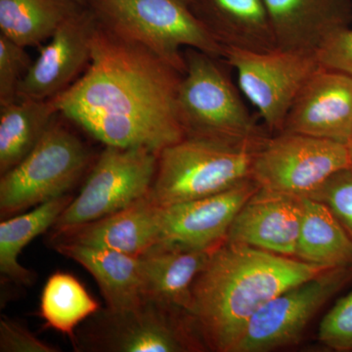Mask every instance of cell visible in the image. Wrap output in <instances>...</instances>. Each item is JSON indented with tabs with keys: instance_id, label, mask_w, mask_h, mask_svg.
<instances>
[{
	"instance_id": "277c9868",
	"label": "cell",
	"mask_w": 352,
	"mask_h": 352,
	"mask_svg": "<svg viewBox=\"0 0 352 352\" xmlns=\"http://www.w3.org/2000/svg\"><path fill=\"white\" fill-rule=\"evenodd\" d=\"M192 0H88L97 20L113 34L144 46L184 75V51L221 59L226 48L197 17Z\"/></svg>"
},
{
	"instance_id": "30bf717a",
	"label": "cell",
	"mask_w": 352,
	"mask_h": 352,
	"mask_svg": "<svg viewBox=\"0 0 352 352\" xmlns=\"http://www.w3.org/2000/svg\"><path fill=\"white\" fill-rule=\"evenodd\" d=\"M352 283V265L329 268L285 289L252 316L230 352H270L295 346L328 302Z\"/></svg>"
},
{
	"instance_id": "5bb4252c",
	"label": "cell",
	"mask_w": 352,
	"mask_h": 352,
	"mask_svg": "<svg viewBox=\"0 0 352 352\" xmlns=\"http://www.w3.org/2000/svg\"><path fill=\"white\" fill-rule=\"evenodd\" d=\"M283 131L347 145L352 136V76L320 66L294 101Z\"/></svg>"
},
{
	"instance_id": "d4e9b609",
	"label": "cell",
	"mask_w": 352,
	"mask_h": 352,
	"mask_svg": "<svg viewBox=\"0 0 352 352\" xmlns=\"http://www.w3.org/2000/svg\"><path fill=\"white\" fill-rule=\"evenodd\" d=\"M98 310L97 300L69 273H54L44 285L39 314L46 327L68 336L72 342L75 340L76 327Z\"/></svg>"
},
{
	"instance_id": "603a6c76",
	"label": "cell",
	"mask_w": 352,
	"mask_h": 352,
	"mask_svg": "<svg viewBox=\"0 0 352 352\" xmlns=\"http://www.w3.org/2000/svg\"><path fill=\"white\" fill-rule=\"evenodd\" d=\"M59 113L54 99H19L0 106V173L22 162Z\"/></svg>"
},
{
	"instance_id": "4fadbf2b",
	"label": "cell",
	"mask_w": 352,
	"mask_h": 352,
	"mask_svg": "<svg viewBox=\"0 0 352 352\" xmlns=\"http://www.w3.org/2000/svg\"><path fill=\"white\" fill-rule=\"evenodd\" d=\"M259 189L252 178L217 195L160 207L162 241L198 250H214L245 201Z\"/></svg>"
},
{
	"instance_id": "52a82bcc",
	"label": "cell",
	"mask_w": 352,
	"mask_h": 352,
	"mask_svg": "<svg viewBox=\"0 0 352 352\" xmlns=\"http://www.w3.org/2000/svg\"><path fill=\"white\" fill-rule=\"evenodd\" d=\"M59 116L31 153L1 175L2 219L66 195L87 170L91 159L89 150Z\"/></svg>"
},
{
	"instance_id": "7402d4cb",
	"label": "cell",
	"mask_w": 352,
	"mask_h": 352,
	"mask_svg": "<svg viewBox=\"0 0 352 352\" xmlns=\"http://www.w3.org/2000/svg\"><path fill=\"white\" fill-rule=\"evenodd\" d=\"M73 197H58L34 207L27 214L13 215L0 222V273L20 286H31L34 273L20 263L23 250L38 236L54 226Z\"/></svg>"
},
{
	"instance_id": "f1b7e54d",
	"label": "cell",
	"mask_w": 352,
	"mask_h": 352,
	"mask_svg": "<svg viewBox=\"0 0 352 352\" xmlns=\"http://www.w3.org/2000/svg\"><path fill=\"white\" fill-rule=\"evenodd\" d=\"M0 351L58 352V347L38 339L19 322L2 316L0 319Z\"/></svg>"
},
{
	"instance_id": "8992f818",
	"label": "cell",
	"mask_w": 352,
	"mask_h": 352,
	"mask_svg": "<svg viewBox=\"0 0 352 352\" xmlns=\"http://www.w3.org/2000/svg\"><path fill=\"white\" fill-rule=\"evenodd\" d=\"M254 153L219 141L183 138L160 152L150 198L166 207L222 193L251 178Z\"/></svg>"
},
{
	"instance_id": "7a4b0ae2",
	"label": "cell",
	"mask_w": 352,
	"mask_h": 352,
	"mask_svg": "<svg viewBox=\"0 0 352 352\" xmlns=\"http://www.w3.org/2000/svg\"><path fill=\"white\" fill-rule=\"evenodd\" d=\"M326 270L226 241L194 281L190 316L208 349L230 352L245 325L266 303Z\"/></svg>"
},
{
	"instance_id": "1f68e13d",
	"label": "cell",
	"mask_w": 352,
	"mask_h": 352,
	"mask_svg": "<svg viewBox=\"0 0 352 352\" xmlns=\"http://www.w3.org/2000/svg\"><path fill=\"white\" fill-rule=\"evenodd\" d=\"M78 3L82 6H88V0H76Z\"/></svg>"
},
{
	"instance_id": "d6986e66",
	"label": "cell",
	"mask_w": 352,
	"mask_h": 352,
	"mask_svg": "<svg viewBox=\"0 0 352 352\" xmlns=\"http://www.w3.org/2000/svg\"><path fill=\"white\" fill-rule=\"evenodd\" d=\"M191 6L224 48L258 52L278 48L263 0H192Z\"/></svg>"
},
{
	"instance_id": "484cf974",
	"label": "cell",
	"mask_w": 352,
	"mask_h": 352,
	"mask_svg": "<svg viewBox=\"0 0 352 352\" xmlns=\"http://www.w3.org/2000/svg\"><path fill=\"white\" fill-rule=\"evenodd\" d=\"M32 65L27 48L0 34V106L18 100L21 82Z\"/></svg>"
},
{
	"instance_id": "44dd1931",
	"label": "cell",
	"mask_w": 352,
	"mask_h": 352,
	"mask_svg": "<svg viewBox=\"0 0 352 352\" xmlns=\"http://www.w3.org/2000/svg\"><path fill=\"white\" fill-rule=\"evenodd\" d=\"M295 258L324 268L352 265V240L326 204L302 198Z\"/></svg>"
},
{
	"instance_id": "ba28073f",
	"label": "cell",
	"mask_w": 352,
	"mask_h": 352,
	"mask_svg": "<svg viewBox=\"0 0 352 352\" xmlns=\"http://www.w3.org/2000/svg\"><path fill=\"white\" fill-rule=\"evenodd\" d=\"M159 154L147 147L106 146L82 191L65 208L52 231L102 219L149 195Z\"/></svg>"
},
{
	"instance_id": "4316f807",
	"label": "cell",
	"mask_w": 352,
	"mask_h": 352,
	"mask_svg": "<svg viewBox=\"0 0 352 352\" xmlns=\"http://www.w3.org/2000/svg\"><path fill=\"white\" fill-rule=\"evenodd\" d=\"M318 340L331 351L352 352V291L339 298L323 317Z\"/></svg>"
},
{
	"instance_id": "cb8c5ba5",
	"label": "cell",
	"mask_w": 352,
	"mask_h": 352,
	"mask_svg": "<svg viewBox=\"0 0 352 352\" xmlns=\"http://www.w3.org/2000/svg\"><path fill=\"white\" fill-rule=\"evenodd\" d=\"M82 7L76 0H0V34L25 48L39 46Z\"/></svg>"
},
{
	"instance_id": "4dcf8cb0",
	"label": "cell",
	"mask_w": 352,
	"mask_h": 352,
	"mask_svg": "<svg viewBox=\"0 0 352 352\" xmlns=\"http://www.w3.org/2000/svg\"><path fill=\"white\" fill-rule=\"evenodd\" d=\"M347 148H349V155H351V164H352V136L349 139V143H347Z\"/></svg>"
},
{
	"instance_id": "83f0119b",
	"label": "cell",
	"mask_w": 352,
	"mask_h": 352,
	"mask_svg": "<svg viewBox=\"0 0 352 352\" xmlns=\"http://www.w3.org/2000/svg\"><path fill=\"white\" fill-rule=\"evenodd\" d=\"M305 198L326 204L352 240V166L338 171Z\"/></svg>"
},
{
	"instance_id": "ac0fdd59",
	"label": "cell",
	"mask_w": 352,
	"mask_h": 352,
	"mask_svg": "<svg viewBox=\"0 0 352 352\" xmlns=\"http://www.w3.org/2000/svg\"><path fill=\"white\" fill-rule=\"evenodd\" d=\"M214 250L192 249L166 241L153 245L139 256L146 298L189 314L192 286Z\"/></svg>"
},
{
	"instance_id": "3957f363",
	"label": "cell",
	"mask_w": 352,
	"mask_h": 352,
	"mask_svg": "<svg viewBox=\"0 0 352 352\" xmlns=\"http://www.w3.org/2000/svg\"><path fill=\"white\" fill-rule=\"evenodd\" d=\"M184 57L177 110L185 138L258 150L270 135L250 113L219 59L193 48H186Z\"/></svg>"
},
{
	"instance_id": "5b68a950",
	"label": "cell",
	"mask_w": 352,
	"mask_h": 352,
	"mask_svg": "<svg viewBox=\"0 0 352 352\" xmlns=\"http://www.w3.org/2000/svg\"><path fill=\"white\" fill-rule=\"evenodd\" d=\"M80 351L192 352L206 351L188 312L146 298L129 309L106 307L92 315L76 333Z\"/></svg>"
},
{
	"instance_id": "9a60e30c",
	"label": "cell",
	"mask_w": 352,
	"mask_h": 352,
	"mask_svg": "<svg viewBox=\"0 0 352 352\" xmlns=\"http://www.w3.org/2000/svg\"><path fill=\"white\" fill-rule=\"evenodd\" d=\"M302 217L300 197L259 188L236 214L226 241L295 258Z\"/></svg>"
},
{
	"instance_id": "9c48e42d",
	"label": "cell",
	"mask_w": 352,
	"mask_h": 352,
	"mask_svg": "<svg viewBox=\"0 0 352 352\" xmlns=\"http://www.w3.org/2000/svg\"><path fill=\"white\" fill-rule=\"evenodd\" d=\"M351 166L346 144L283 131L254 153L251 178L261 189L305 198Z\"/></svg>"
},
{
	"instance_id": "e0dca14e",
	"label": "cell",
	"mask_w": 352,
	"mask_h": 352,
	"mask_svg": "<svg viewBox=\"0 0 352 352\" xmlns=\"http://www.w3.org/2000/svg\"><path fill=\"white\" fill-rule=\"evenodd\" d=\"M277 47L315 54L352 22V0H263Z\"/></svg>"
},
{
	"instance_id": "7c38bea8",
	"label": "cell",
	"mask_w": 352,
	"mask_h": 352,
	"mask_svg": "<svg viewBox=\"0 0 352 352\" xmlns=\"http://www.w3.org/2000/svg\"><path fill=\"white\" fill-rule=\"evenodd\" d=\"M96 23V16L88 6L65 21L50 43L39 50L38 57L21 82L18 100H47L71 87L89 64Z\"/></svg>"
},
{
	"instance_id": "2e32d148",
	"label": "cell",
	"mask_w": 352,
	"mask_h": 352,
	"mask_svg": "<svg viewBox=\"0 0 352 352\" xmlns=\"http://www.w3.org/2000/svg\"><path fill=\"white\" fill-rule=\"evenodd\" d=\"M162 241L160 207L150 196L107 217L53 231L51 245L56 243L102 248L140 256Z\"/></svg>"
},
{
	"instance_id": "8fae6325",
	"label": "cell",
	"mask_w": 352,
	"mask_h": 352,
	"mask_svg": "<svg viewBox=\"0 0 352 352\" xmlns=\"http://www.w3.org/2000/svg\"><path fill=\"white\" fill-rule=\"evenodd\" d=\"M223 59L235 69L240 89L274 134L283 131L296 96L320 68L316 55L281 48L264 52L226 48Z\"/></svg>"
},
{
	"instance_id": "ffe728a7",
	"label": "cell",
	"mask_w": 352,
	"mask_h": 352,
	"mask_svg": "<svg viewBox=\"0 0 352 352\" xmlns=\"http://www.w3.org/2000/svg\"><path fill=\"white\" fill-rule=\"evenodd\" d=\"M51 247L80 264L94 276L109 309H129L145 300L139 256L78 244L56 243Z\"/></svg>"
},
{
	"instance_id": "6da1fadb",
	"label": "cell",
	"mask_w": 352,
	"mask_h": 352,
	"mask_svg": "<svg viewBox=\"0 0 352 352\" xmlns=\"http://www.w3.org/2000/svg\"><path fill=\"white\" fill-rule=\"evenodd\" d=\"M182 76L97 20L87 68L53 99L65 119L105 146L160 153L185 138L177 110Z\"/></svg>"
},
{
	"instance_id": "f546056e",
	"label": "cell",
	"mask_w": 352,
	"mask_h": 352,
	"mask_svg": "<svg viewBox=\"0 0 352 352\" xmlns=\"http://www.w3.org/2000/svg\"><path fill=\"white\" fill-rule=\"evenodd\" d=\"M317 61L323 68L352 76V30L333 32L316 52Z\"/></svg>"
}]
</instances>
